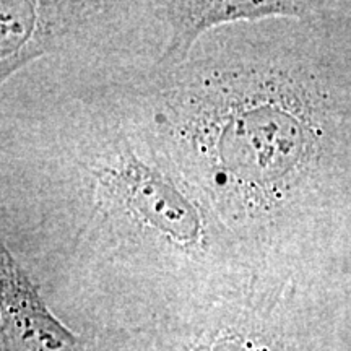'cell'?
<instances>
[{
    "label": "cell",
    "mask_w": 351,
    "mask_h": 351,
    "mask_svg": "<svg viewBox=\"0 0 351 351\" xmlns=\"http://www.w3.org/2000/svg\"><path fill=\"white\" fill-rule=\"evenodd\" d=\"M130 205L142 213L152 225L179 241H191L197 236L199 219L194 208L152 171L137 165L130 171Z\"/></svg>",
    "instance_id": "cell-3"
},
{
    "label": "cell",
    "mask_w": 351,
    "mask_h": 351,
    "mask_svg": "<svg viewBox=\"0 0 351 351\" xmlns=\"http://www.w3.org/2000/svg\"><path fill=\"white\" fill-rule=\"evenodd\" d=\"M173 38L168 49L161 57L163 65H174L186 59L192 43L205 29L219 23H228L234 20H256L271 15L301 16L311 10L313 3L304 2H169L165 3Z\"/></svg>",
    "instance_id": "cell-2"
},
{
    "label": "cell",
    "mask_w": 351,
    "mask_h": 351,
    "mask_svg": "<svg viewBox=\"0 0 351 351\" xmlns=\"http://www.w3.org/2000/svg\"><path fill=\"white\" fill-rule=\"evenodd\" d=\"M36 2H2V82L46 51L36 33Z\"/></svg>",
    "instance_id": "cell-4"
},
{
    "label": "cell",
    "mask_w": 351,
    "mask_h": 351,
    "mask_svg": "<svg viewBox=\"0 0 351 351\" xmlns=\"http://www.w3.org/2000/svg\"><path fill=\"white\" fill-rule=\"evenodd\" d=\"M2 330L12 351H77L78 339L44 304L2 244Z\"/></svg>",
    "instance_id": "cell-1"
}]
</instances>
